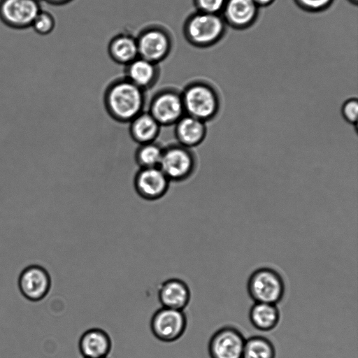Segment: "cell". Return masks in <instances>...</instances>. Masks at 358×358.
<instances>
[{
	"mask_svg": "<svg viewBox=\"0 0 358 358\" xmlns=\"http://www.w3.org/2000/svg\"><path fill=\"white\" fill-rule=\"evenodd\" d=\"M335 0H294L301 10L308 13H320L329 8Z\"/></svg>",
	"mask_w": 358,
	"mask_h": 358,
	"instance_id": "24",
	"label": "cell"
},
{
	"mask_svg": "<svg viewBox=\"0 0 358 358\" xmlns=\"http://www.w3.org/2000/svg\"><path fill=\"white\" fill-rule=\"evenodd\" d=\"M157 296L162 307L184 310L190 301L191 291L184 280L172 278L159 285Z\"/></svg>",
	"mask_w": 358,
	"mask_h": 358,
	"instance_id": "13",
	"label": "cell"
},
{
	"mask_svg": "<svg viewBox=\"0 0 358 358\" xmlns=\"http://www.w3.org/2000/svg\"><path fill=\"white\" fill-rule=\"evenodd\" d=\"M164 146L159 142L138 145L134 159L139 168L159 167L163 155Z\"/></svg>",
	"mask_w": 358,
	"mask_h": 358,
	"instance_id": "20",
	"label": "cell"
},
{
	"mask_svg": "<svg viewBox=\"0 0 358 358\" xmlns=\"http://www.w3.org/2000/svg\"><path fill=\"white\" fill-rule=\"evenodd\" d=\"M280 311L275 304L255 303L249 311L252 325L262 331L273 329L280 320Z\"/></svg>",
	"mask_w": 358,
	"mask_h": 358,
	"instance_id": "19",
	"label": "cell"
},
{
	"mask_svg": "<svg viewBox=\"0 0 358 358\" xmlns=\"http://www.w3.org/2000/svg\"><path fill=\"white\" fill-rule=\"evenodd\" d=\"M137 45L141 58L155 64L167 55L170 41L163 31L150 29L140 36Z\"/></svg>",
	"mask_w": 358,
	"mask_h": 358,
	"instance_id": "16",
	"label": "cell"
},
{
	"mask_svg": "<svg viewBox=\"0 0 358 358\" xmlns=\"http://www.w3.org/2000/svg\"><path fill=\"white\" fill-rule=\"evenodd\" d=\"M350 3L357 6L358 0H348Z\"/></svg>",
	"mask_w": 358,
	"mask_h": 358,
	"instance_id": "29",
	"label": "cell"
},
{
	"mask_svg": "<svg viewBox=\"0 0 358 358\" xmlns=\"http://www.w3.org/2000/svg\"><path fill=\"white\" fill-rule=\"evenodd\" d=\"M55 20L52 15L42 9L38 13L32 22V29L39 35L45 36L50 34L54 29Z\"/></svg>",
	"mask_w": 358,
	"mask_h": 358,
	"instance_id": "23",
	"label": "cell"
},
{
	"mask_svg": "<svg viewBox=\"0 0 358 358\" xmlns=\"http://www.w3.org/2000/svg\"><path fill=\"white\" fill-rule=\"evenodd\" d=\"M170 183L171 181L159 167L139 168L134 178V187L137 194L150 201L164 196Z\"/></svg>",
	"mask_w": 358,
	"mask_h": 358,
	"instance_id": "10",
	"label": "cell"
},
{
	"mask_svg": "<svg viewBox=\"0 0 358 358\" xmlns=\"http://www.w3.org/2000/svg\"><path fill=\"white\" fill-rule=\"evenodd\" d=\"M129 124V135L138 145L156 141L162 127L147 110L141 113Z\"/></svg>",
	"mask_w": 358,
	"mask_h": 358,
	"instance_id": "17",
	"label": "cell"
},
{
	"mask_svg": "<svg viewBox=\"0 0 358 358\" xmlns=\"http://www.w3.org/2000/svg\"><path fill=\"white\" fill-rule=\"evenodd\" d=\"M227 0H195L199 11L220 14Z\"/></svg>",
	"mask_w": 358,
	"mask_h": 358,
	"instance_id": "26",
	"label": "cell"
},
{
	"mask_svg": "<svg viewBox=\"0 0 358 358\" xmlns=\"http://www.w3.org/2000/svg\"><path fill=\"white\" fill-rule=\"evenodd\" d=\"M245 337L236 328L224 327L210 337L208 351L210 358H242Z\"/></svg>",
	"mask_w": 358,
	"mask_h": 358,
	"instance_id": "9",
	"label": "cell"
},
{
	"mask_svg": "<svg viewBox=\"0 0 358 358\" xmlns=\"http://www.w3.org/2000/svg\"><path fill=\"white\" fill-rule=\"evenodd\" d=\"M159 167L171 182H183L194 174L197 158L192 149L172 143L164 148Z\"/></svg>",
	"mask_w": 358,
	"mask_h": 358,
	"instance_id": "4",
	"label": "cell"
},
{
	"mask_svg": "<svg viewBox=\"0 0 358 358\" xmlns=\"http://www.w3.org/2000/svg\"><path fill=\"white\" fill-rule=\"evenodd\" d=\"M40 0H0V20L8 27L23 29L31 27L41 11Z\"/></svg>",
	"mask_w": 358,
	"mask_h": 358,
	"instance_id": "8",
	"label": "cell"
},
{
	"mask_svg": "<svg viewBox=\"0 0 358 358\" xmlns=\"http://www.w3.org/2000/svg\"><path fill=\"white\" fill-rule=\"evenodd\" d=\"M275 0H253L255 4L259 7H267L275 2Z\"/></svg>",
	"mask_w": 358,
	"mask_h": 358,
	"instance_id": "27",
	"label": "cell"
},
{
	"mask_svg": "<svg viewBox=\"0 0 358 358\" xmlns=\"http://www.w3.org/2000/svg\"><path fill=\"white\" fill-rule=\"evenodd\" d=\"M173 126L177 143L191 149L199 145L207 134L206 122L186 114Z\"/></svg>",
	"mask_w": 358,
	"mask_h": 358,
	"instance_id": "15",
	"label": "cell"
},
{
	"mask_svg": "<svg viewBox=\"0 0 358 358\" xmlns=\"http://www.w3.org/2000/svg\"><path fill=\"white\" fill-rule=\"evenodd\" d=\"M186 115L204 122L215 119L221 109V96L217 89L203 80H194L181 91Z\"/></svg>",
	"mask_w": 358,
	"mask_h": 358,
	"instance_id": "2",
	"label": "cell"
},
{
	"mask_svg": "<svg viewBox=\"0 0 358 358\" xmlns=\"http://www.w3.org/2000/svg\"><path fill=\"white\" fill-rule=\"evenodd\" d=\"M48 3L52 4V5H61L66 3L70 0H44Z\"/></svg>",
	"mask_w": 358,
	"mask_h": 358,
	"instance_id": "28",
	"label": "cell"
},
{
	"mask_svg": "<svg viewBox=\"0 0 358 358\" xmlns=\"http://www.w3.org/2000/svg\"><path fill=\"white\" fill-rule=\"evenodd\" d=\"M158 76L155 64L141 57L129 63L126 71V78L145 92L155 85Z\"/></svg>",
	"mask_w": 358,
	"mask_h": 358,
	"instance_id": "18",
	"label": "cell"
},
{
	"mask_svg": "<svg viewBox=\"0 0 358 358\" xmlns=\"http://www.w3.org/2000/svg\"><path fill=\"white\" fill-rule=\"evenodd\" d=\"M272 342L264 336H254L245 339L242 358H275Z\"/></svg>",
	"mask_w": 358,
	"mask_h": 358,
	"instance_id": "21",
	"label": "cell"
},
{
	"mask_svg": "<svg viewBox=\"0 0 358 358\" xmlns=\"http://www.w3.org/2000/svg\"><path fill=\"white\" fill-rule=\"evenodd\" d=\"M227 26L220 14L199 11L189 17L186 33L193 44L208 47L217 43L224 36Z\"/></svg>",
	"mask_w": 358,
	"mask_h": 358,
	"instance_id": "5",
	"label": "cell"
},
{
	"mask_svg": "<svg viewBox=\"0 0 358 358\" xmlns=\"http://www.w3.org/2000/svg\"><path fill=\"white\" fill-rule=\"evenodd\" d=\"M187 318L184 310L161 307L151 317L150 327L153 336L164 343L178 341L185 334Z\"/></svg>",
	"mask_w": 358,
	"mask_h": 358,
	"instance_id": "7",
	"label": "cell"
},
{
	"mask_svg": "<svg viewBox=\"0 0 358 358\" xmlns=\"http://www.w3.org/2000/svg\"><path fill=\"white\" fill-rule=\"evenodd\" d=\"M78 346L83 358H107L112 349V340L105 330L94 327L82 334Z\"/></svg>",
	"mask_w": 358,
	"mask_h": 358,
	"instance_id": "14",
	"label": "cell"
},
{
	"mask_svg": "<svg viewBox=\"0 0 358 358\" xmlns=\"http://www.w3.org/2000/svg\"><path fill=\"white\" fill-rule=\"evenodd\" d=\"M18 287L21 294L27 299L39 301L49 294L51 278L49 273L43 267L31 265L21 272L18 279Z\"/></svg>",
	"mask_w": 358,
	"mask_h": 358,
	"instance_id": "11",
	"label": "cell"
},
{
	"mask_svg": "<svg viewBox=\"0 0 358 358\" xmlns=\"http://www.w3.org/2000/svg\"><path fill=\"white\" fill-rule=\"evenodd\" d=\"M343 118L351 124H357L358 115V101L357 98L346 100L341 108Z\"/></svg>",
	"mask_w": 358,
	"mask_h": 358,
	"instance_id": "25",
	"label": "cell"
},
{
	"mask_svg": "<svg viewBox=\"0 0 358 358\" xmlns=\"http://www.w3.org/2000/svg\"><path fill=\"white\" fill-rule=\"evenodd\" d=\"M103 101L108 115L119 123H129L145 110V92L126 78L112 82L106 87Z\"/></svg>",
	"mask_w": 358,
	"mask_h": 358,
	"instance_id": "1",
	"label": "cell"
},
{
	"mask_svg": "<svg viewBox=\"0 0 358 358\" xmlns=\"http://www.w3.org/2000/svg\"><path fill=\"white\" fill-rule=\"evenodd\" d=\"M110 52L117 62L129 64L138 54L137 41L130 36H119L112 41Z\"/></svg>",
	"mask_w": 358,
	"mask_h": 358,
	"instance_id": "22",
	"label": "cell"
},
{
	"mask_svg": "<svg viewBox=\"0 0 358 358\" xmlns=\"http://www.w3.org/2000/svg\"><path fill=\"white\" fill-rule=\"evenodd\" d=\"M285 286L280 274L268 267L256 269L250 275L247 290L255 303L276 305L283 298Z\"/></svg>",
	"mask_w": 358,
	"mask_h": 358,
	"instance_id": "3",
	"label": "cell"
},
{
	"mask_svg": "<svg viewBox=\"0 0 358 358\" xmlns=\"http://www.w3.org/2000/svg\"><path fill=\"white\" fill-rule=\"evenodd\" d=\"M259 11L253 0H227L221 13L227 25L243 30L256 22Z\"/></svg>",
	"mask_w": 358,
	"mask_h": 358,
	"instance_id": "12",
	"label": "cell"
},
{
	"mask_svg": "<svg viewBox=\"0 0 358 358\" xmlns=\"http://www.w3.org/2000/svg\"><path fill=\"white\" fill-rule=\"evenodd\" d=\"M147 111L162 126H173L185 114L181 91L165 87L151 97Z\"/></svg>",
	"mask_w": 358,
	"mask_h": 358,
	"instance_id": "6",
	"label": "cell"
}]
</instances>
